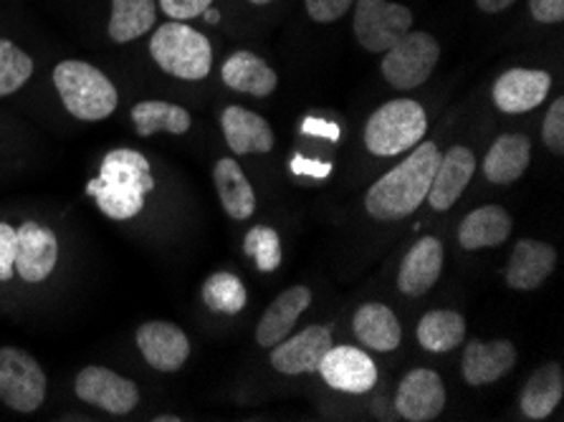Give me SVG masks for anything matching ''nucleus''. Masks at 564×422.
I'll return each mask as SVG.
<instances>
[{"mask_svg":"<svg viewBox=\"0 0 564 422\" xmlns=\"http://www.w3.org/2000/svg\"><path fill=\"white\" fill-rule=\"evenodd\" d=\"M352 329L355 337L372 351H395L403 342V326H400L398 316L392 314V309L378 304V301L357 309Z\"/></svg>","mask_w":564,"mask_h":422,"instance_id":"25","label":"nucleus"},{"mask_svg":"<svg viewBox=\"0 0 564 422\" xmlns=\"http://www.w3.org/2000/svg\"><path fill=\"white\" fill-rule=\"evenodd\" d=\"M152 191H155V175L150 160L132 148L109 150L97 177L87 183V195L109 220L117 223L137 218Z\"/></svg>","mask_w":564,"mask_h":422,"instance_id":"1","label":"nucleus"},{"mask_svg":"<svg viewBox=\"0 0 564 422\" xmlns=\"http://www.w3.org/2000/svg\"><path fill=\"white\" fill-rule=\"evenodd\" d=\"M446 387L433 369H413L398 387L395 408L410 422L435 420L446 408Z\"/></svg>","mask_w":564,"mask_h":422,"instance_id":"15","label":"nucleus"},{"mask_svg":"<svg viewBox=\"0 0 564 422\" xmlns=\"http://www.w3.org/2000/svg\"><path fill=\"white\" fill-rule=\"evenodd\" d=\"M332 347V329L329 326L314 324L306 326L299 334H289L286 339L271 347V367L281 375H314L319 369L322 357Z\"/></svg>","mask_w":564,"mask_h":422,"instance_id":"11","label":"nucleus"},{"mask_svg":"<svg viewBox=\"0 0 564 422\" xmlns=\"http://www.w3.org/2000/svg\"><path fill=\"white\" fill-rule=\"evenodd\" d=\"M316 372L332 390L349 394H367L378 385V367H375L372 357H367V351L357 347H347V344L345 347H329Z\"/></svg>","mask_w":564,"mask_h":422,"instance_id":"12","label":"nucleus"},{"mask_svg":"<svg viewBox=\"0 0 564 422\" xmlns=\"http://www.w3.org/2000/svg\"><path fill=\"white\" fill-rule=\"evenodd\" d=\"M355 39L370 54H384L413 29V11L392 0H355Z\"/></svg>","mask_w":564,"mask_h":422,"instance_id":"8","label":"nucleus"},{"mask_svg":"<svg viewBox=\"0 0 564 422\" xmlns=\"http://www.w3.org/2000/svg\"><path fill=\"white\" fill-rule=\"evenodd\" d=\"M19 261H15V279L39 286L58 266V236L39 220L19 223Z\"/></svg>","mask_w":564,"mask_h":422,"instance_id":"10","label":"nucleus"},{"mask_svg":"<svg viewBox=\"0 0 564 422\" xmlns=\"http://www.w3.org/2000/svg\"><path fill=\"white\" fill-rule=\"evenodd\" d=\"M249 3H253V6H271V3H276V0H249Z\"/></svg>","mask_w":564,"mask_h":422,"instance_id":"41","label":"nucleus"},{"mask_svg":"<svg viewBox=\"0 0 564 422\" xmlns=\"http://www.w3.org/2000/svg\"><path fill=\"white\" fill-rule=\"evenodd\" d=\"M137 349L158 372H177L191 357V339L177 324L144 322L134 334Z\"/></svg>","mask_w":564,"mask_h":422,"instance_id":"13","label":"nucleus"},{"mask_svg":"<svg viewBox=\"0 0 564 422\" xmlns=\"http://www.w3.org/2000/svg\"><path fill=\"white\" fill-rule=\"evenodd\" d=\"M441 150L433 142H421L410 150L398 167L375 183L365 195V210L375 220H403L413 215L429 197Z\"/></svg>","mask_w":564,"mask_h":422,"instance_id":"2","label":"nucleus"},{"mask_svg":"<svg viewBox=\"0 0 564 422\" xmlns=\"http://www.w3.org/2000/svg\"><path fill=\"white\" fill-rule=\"evenodd\" d=\"M476 172V154L468 148H451L448 152H441L438 167H435L431 191L425 201L431 203L433 210H451L453 205L460 201V195L471 183Z\"/></svg>","mask_w":564,"mask_h":422,"instance_id":"16","label":"nucleus"},{"mask_svg":"<svg viewBox=\"0 0 564 422\" xmlns=\"http://www.w3.org/2000/svg\"><path fill=\"white\" fill-rule=\"evenodd\" d=\"M517 365V347L507 339L497 342H478L471 339L460 361L464 380L471 387L499 382L503 375H509Z\"/></svg>","mask_w":564,"mask_h":422,"instance_id":"17","label":"nucleus"},{"mask_svg":"<svg viewBox=\"0 0 564 422\" xmlns=\"http://www.w3.org/2000/svg\"><path fill=\"white\" fill-rule=\"evenodd\" d=\"M0 402L31 415L46 402V375L36 357L19 347H0Z\"/></svg>","mask_w":564,"mask_h":422,"instance_id":"7","label":"nucleus"},{"mask_svg":"<svg viewBox=\"0 0 564 422\" xmlns=\"http://www.w3.org/2000/svg\"><path fill=\"white\" fill-rule=\"evenodd\" d=\"M203 304L216 314H241L246 304H249V291H246L243 281L236 273L218 271L213 273L208 281L203 283Z\"/></svg>","mask_w":564,"mask_h":422,"instance_id":"31","label":"nucleus"},{"mask_svg":"<svg viewBox=\"0 0 564 422\" xmlns=\"http://www.w3.org/2000/svg\"><path fill=\"white\" fill-rule=\"evenodd\" d=\"M552 76L540 68H509L494 84V105L503 115H527L550 97Z\"/></svg>","mask_w":564,"mask_h":422,"instance_id":"14","label":"nucleus"},{"mask_svg":"<svg viewBox=\"0 0 564 422\" xmlns=\"http://www.w3.org/2000/svg\"><path fill=\"white\" fill-rule=\"evenodd\" d=\"M243 251L246 256L253 258L256 269L261 273H271L281 266V238L279 232L269 226H253L246 232Z\"/></svg>","mask_w":564,"mask_h":422,"instance_id":"33","label":"nucleus"},{"mask_svg":"<svg viewBox=\"0 0 564 422\" xmlns=\"http://www.w3.org/2000/svg\"><path fill=\"white\" fill-rule=\"evenodd\" d=\"M54 86L64 109L79 122H105L119 107L115 82L101 68L79 58L56 64Z\"/></svg>","mask_w":564,"mask_h":422,"instance_id":"3","label":"nucleus"},{"mask_svg":"<svg viewBox=\"0 0 564 422\" xmlns=\"http://www.w3.org/2000/svg\"><path fill=\"white\" fill-rule=\"evenodd\" d=\"M355 0H304L306 15L314 23H335L352 11Z\"/></svg>","mask_w":564,"mask_h":422,"instance_id":"36","label":"nucleus"},{"mask_svg":"<svg viewBox=\"0 0 564 422\" xmlns=\"http://www.w3.org/2000/svg\"><path fill=\"white\" fill-rule=\"evenodd\" d=\"M542 142L546 144V150L554 154L564 152V99L562 97L554 99L550 111L544 115Z\"/></svg>","mask_w":564,"mask_h":422,"instance_id":"35","label":"nucleus"},{"mask_svg":"<svg viewBox=\"0 0 564 422\" xmlns=\"http://www.w3.org/2000/svg\"><path fill=\"white\" fill-rule=\"evenodd\" d=\"M33 58L11 39H0V99L21 91L33 76Z\"/></svg>","mask_w":564,"mask_h":422,"instance_id":"32","label":"nucleus"},{"mask_svg":"<svg viewBox=\"0 0 564 422\" xmlns=\"http://www.w3.org/2000/svg\"><path fill=\"white\" fill-rule=\"evenodd\" d=\"M213 183L220 201V208L234 220L251 218L256 210V193L243 175L241 165L234 158H220L213 167Z\"/></svg>","mask_w":564,"mask_h":422,"instance_id":"26","label":"nucleus"},{"mask_svg":"<svg viewBox=\"0 0 564 422\" xmlns=\"http://www.w3.org/2000/svg\"><path fill=\"white\" fill-rule=\"evenodd\" d=\"M213 6V0H158V8L170 21H193Z\"/></svg>","mask_w":564,"mask_h":422,"instance_id":"37","label":"nucleus"},{"mask_svg":"<svg viewBox=\"0 0 564 422\" xmlns=\"http://www.w3.org/2000/svg\"><path fill=\"white\" fill-rule=\"evenodd\" d=\"M130 115H132V125L137 129V134L144 137V140L160 132L185 134L193 125L191 111L185 107L170 105V101H160V99L137 101Z\"/></svg>","mask_w":564,"mask_h":422,"instance_id":"29","label":"nucleus"},{"mask_svg":"<svg viewBox=\"0 0 564 422\" xmlns=\"http://www.w3.org/2000/svg\"><path fill=\"white\" fill-rule=\"evenodd\" d=\"M15 261H19V228L0 220V283L15 279Z\"/></svg>","mask_w":564,"mask_h":422,"instance_id":"34","label":"nucleus"},{"mask_svg":"<svg viewBox=\"0 0 564 422\" xmlns=\"http://www.w3.org/2000/svg\"><path fill=\"white\" fill-rule=\"evenodd\" d=\"M152 420H155V422H183V418H177V415H158Z\"/></svg>","mask_w":564,"mask_h":422,"instance_id":"40","label":"nucleus"},{"mask_svg":"<svg viewBox=\"0 0 564 422\" xmlns=\"http://www.w3.org/2000/svg\"><path fill=\"white\" fill-rule=\"evenodd\" d=\"M158 23V0H112L107 36L117 46L132 43L150 33Z\"/></svg>","mask_w":564,"mask_h":422,"instance_id":"28","label":"nucleus"},{"mask_svg":"<svg viewBox=\"0 0 564 422\" xmlns=\"http://www.w3.org/2000/svg\"><path fill=\"white\" fill-rule=\"evenodd\" d=\"M532 162V142L524 134H501L484 160V175L494 185H511Z\"/></svg>","mask_w":564,"mask_h":422,"instance_id":"23","label":"nucleus"},{"mask_svg":"<svg viewBox=\"0 0 564 422\" xmlns=\"http://www.w3.org/2000/svg\"><path fill=\"white\" fill-rule=\"evenodd\" d=\"M517 0H476V6L481 8L484 13H503L507 8L514 6Z\"/></svg>","mask_w":564,"mask_h":422,"instance_id":"39","label":"nucleus"},{"mask_svg":"<svg viewBox=\"0 0 564 422\" xmlns=\"http://www.w3.org/2000/svg\"><path fill=\"white\" fill-rule=\"evenodd\" d=\"M514 220L501 205H484L468 213L458 228V244L466 251H481V248H497L511 236Z\"/></svg>","mask_w":564,"mask_h":422,"instance_id":"24","label":"nucleus"},{"mask_svg":"<svg viewBox=\"0 0 564 422\" xmlns=\"http://www.w3.org/2000/svg\"><path fill=\"white\" fill-rule=\"evenodd\" d=\"M466 339V318L451 309H433L417 324V342L433 355H446Z\"/></svg>","mask_w":564,"mask_h":422,"instance_id":"30","label":"nucleus"},{"mask_svg":"<svg viewBox=\"0 0 564 422\" xmlns=\"http://www.w3.org/2000/svg\"><path fill=\"white\" fill-rule=\"evenodd\" d=\"M150 56L162 72L183 82H203L213 68V46L185 21H167L150 36Z\"/></svg>","mask_w":564,"mask_h":422,"instance_id":"4","label":"nucleus"},{"mask_svg":"<svg viewBox=\"0 0 564 422\" xmlns=\"http://www.w3.org/2000/svg\"><path fill=\"white\" fill-rule=\"evenodd\" d=\"M74 392L82 402L117 418L130 415L137 404H140V387L130 377L119 375L109 367H84L76 375Z\"/></svg>","mask_w":564,"mask_h":422,"instance_id":"9","label":"nucleus"},{"mask_svg":"<svg viewBox=\"0 0 564 422\" xmlns=\"http://www.w3.org/2000/svg\"><path fill=\"white\" fill-rule=\"evenodd\" d=\"M312 306V291L306 286H292L286 289L273 304L263 312L259 326H256V342L261 344L263 349H271L273 344L286 339L289 334L294 332L306 309Z\"/></svg>","mask_w":564,"mask_h":422,"instance_id":"21","label":"nucleus"},{"mask_svg":"<svg viewBox=\"0 0 564 422\" xmlns=\"http://www.w3.org/2000/svg\"><path fill=\"white\" fill-rule=\"evenodd\" d=\"M529 13L536 23L552 25L564 21V0H529Z\"/></svg>","mask_w":564,"mask_h":422,"instance_id":"38","label":"nucleus"},{"mask_svg":"<svg viewBox=\"0 0 564 422\" xmlns=\"http://www.w3.org/2000/svg\"><path fill=\"white\" fill-rule=\"evenodd\" d=\"M557 251L542 240L524 238L514 246L507 263V283L517 291H534L554 273Z\"/></svg>","mask_w":564,"mask_h":422,"instance_id":"19","label":"nucleus"},{"mask_svg":"<svg viewBox=\"0 0 564 422\" xmlns=\"http://www.w3.org/2000/svg\"><path fill=\"white\" fill-rule=\"evenodd\" d=\"M220 79L228 89L251 94V97H269L279 86L276 72L251 51L230 54L224 62V68H220Z\"/></svg>","mask_w":564,"mask_h":422,"instance_id":"22","label":"nucleus"},{"mask_svg":"<svg viewBox=\"0 0 564 422\" xmlns=\"http://www.w3.org/2000/svg\"><path fill=\"white\" fill-rule=\"evenodd\" d=\"M441 62V43L429 31L410 29L382 56V76L392 89L413 91L431 79Z\"/></svg>","mask_w":564,"mask_h":422,"instance_id":"6","label":"nucleus"},{"mask_svg":"<svg viewBox=\"0 0 564 422\" xmlns=\"http://www.w3.org/2000/svg\"><path fill=\"white\" fill-rule=\"evenodd\" d=\"M220 127H224L230 152L236 154H267L276 144V137H273L267 119L246 107H226L220 115Z\"/></svg>","mask_w":564,"mask_h":422,"instance_id":"20","label":"nucleus"},{"mask_svg":"<svg viewBox=\"0 0 564 422\" xmlns=\"http://www.w3.org/2000/svg\"><path fill=\"white\" fill-rule=\"evenodd\" d=\"M429 134V117L415 99H392L375 109L365 125V148L375 158L410 152Z\"/></svg>","mask_w":564,"mask_h":422,"instance_id":"5","label":"nucleus"},{"mask_svg":"<svg viewBox=\"0 0 564 422\" xmlns=\"http://www.w3.org/2000/svg\"><path fill=\"white\" fill-rule=\"evenodd\" d=\"M564 394V372L557 361L542 365L521 390V412L529 420H546L557 410Z\"/></svg>","mask_w":564,"mask_h":422,"instance_id":"27","label":"nucleus"},{"mask_svg":"<svg viewBox=\"0 0 564 422\" xmlns=\"http://www.w3.org/2000/svg\"><path fill=\"white\" fill-rule=\"evenodd\" d=\"M443 244L438 238L425 236L410 248L400 263L398 289L405 296H423L435 286L443 271Z\"/></svg>","mask_w":564,"mask_h":422,"instance_id":"18","label":"nucleus"}]
</instances>
